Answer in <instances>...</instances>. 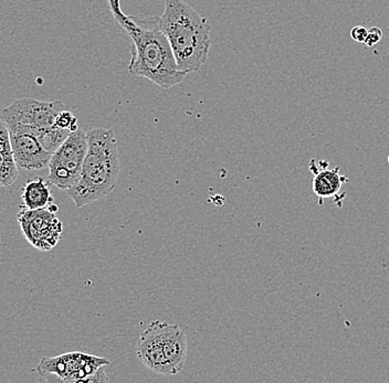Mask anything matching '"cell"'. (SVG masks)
<instances>
[{"mask_svg":"<svg viewBox=\"0 0 389 383\" xmlns=\"http://www.w3.org/2000/svg\"><path fill=\"white\" fill-rule=\"evenodd\" d=\"M9 132L11 150L18 168L33 172L48 167L52 154L41 145L35 135L25 131Z\"/></svg>","mask_w":389,"mask_h":383,"instance_id":"ba28073f","label":"cell"},{"mask_svg":"<svg viewBox=\"0 0 389 383\" xmlns=\"http://www.w3.org/2000/svg\"><path fill=\"white\" fill-rule=\"evenodd\" d=\"M19 168L15 161L12 152L0 150V187H9L18 179Z\"/></svg>","mask_w":389,"mask_h":383,"instance_id":"4fadbf2b","label":"cell"},{"mask_svg":"<svg viewBox=\"0 0 389 383\" xmlns=\"http://www.w3.org/2000/svg\"><path fill=\"white\" fill-rule=\"evenodd\" d=\"M158 22L168 40L178 70L187 75L200 70L211 46L208 20L182 0H165V9L158 17Z\"/></svg>","mask_w":389,"mask_h":383,"instance_id":"7a4b0ae2","label":"cell"},{"mask_svg":"<svg viewBox=\"0 0 389 383\" xmlns=\"http://www.w3.org/2000/svg\"><path fill=\"white\" fill-rule=\"evenodd\" d=\"M368 29L363 27V26H356L351 30V37L354 41L359 42V44H365L366 38H368Z\"/></svg>","mask_w":389,"mask_h":383,"instance_id":"e0dca14e","label":"cell"},{"mask_svg":"<svg viewBox=\"0 0 389 383\" xmlns=\"http://www.w3.org/2000/svg\"><path fill=\"white\" fill-rule=\"evenodd\" d=\"M137 357L145 367L158 375H173L162 349L158 321H150L139 338L137 345Z\"/></svg>","mask_w":389,"mask_h":383,"instance_id":"30bf717a","label":"cell"},{"mask_svg":"<svg viewBox=\"0 0 389 383\" xmlns=\"http://www.w3.org/2000/svg\"><path fill=\"white\" fill-rule=\"evenodd\" d=\"M0 150L12 152L11 150L10 132L3 118H0Z\"/></svg>","mask_w":389,"mask_h":383,"instance_id":"9a60e30c","label":"cell"},{"mask_svg":"<svg viewBox=\"0 0 389 383\" xmlns=\"http://www.w3.org/2000/svg\"><path fill=\"white\" fill-rule=\"evenodd\" d=\"M22 200L31 210L46 209L53 202L49 186L41 177L28 180L22 189Z\"/></svg>","mask_w":389,"mask_h":383,"instance_id":"8fae6325","label":"cell"},{"mask_svg":"<svg viewBox=\"0 0 389 383\" xmlns=\"http://www.w3.org/2000/svg\"><path fill=\"white\" fill-rule=\"evenodd\" d=\"M345 181V177L338 174V169L318 172L313 180V191L320 198H329L340 191Z\"/></svg>","mask_w":389,"mask_h":383,"instance_id":"7c38bea8","label":"cell"},{"mask_svg":"<svg viewBox=\"0 0 389 383\" xmlns=\"http://www.w3.org/2000/svg\"><path fill=\"white\" fill-rule=\"evenodd\" d=\"M381 39H383V31L379 27L370 28L368 29V38L364 44L370 48H373L374 46L381 42Z\"/></svg>","mask_w":389,"mask_h":383,"instance_id":"2e32d148","label":"cell"},{"mask_svg":"<svg viewBox=\"0 0 389 383\" xmlns=\"http://www.w3.org/2000/svg\"><path fill=\"white\" fill-rule=\"evenodd\" d=\"M87 152L79 182L66 191L76 208L98 202L114 191L121 174L120 152L114 130L87 132Z\"/></svg>","mask_w":389,"mask_h":383,"instance_id":"3957f363","label":"cell"},{"mask_svg":"<svg viewBox=\"0 0 389 383\" xmlns=\"http://www.w3.org/2000/svg\"><path fill=\"white\" fill-rule=\"evenodd\" d=\"M66 106L62 102L38 101L24 98L3 109L1 118L9 131H25L35 135L40 141L46 132L55 127V118Z\"/></svg>","mask_w":389,"mask_h":383,"instance_id":"5b68a950","label":"cell"},{"mask_svg":"<svg viewBox=\"0 0 389 383\" xmlns=\"http://www.w3.org/2000/svg\"><path fill=\"white\" fill-rule=\"evenodd\" d=\"M87 152V135L76 130L69 135L50 158L48 182L60 190L68 191L79 182Z\"/></svg>","mask_w":389,"mask_h":383,"instance_id":"8992f818","label":"cell"},{"mask_svg":"<svg viewBox=\"0 0 389 383\" xmlns=\"http://www.w3.org/2000/svg\"><path fill=\"white\" fill-rule=\"evenodd\" d=\"M388 163H389V157H388Z\"/></svg>","mask_w":389,"mask_h":383,"instance_id":"ac0fdd59","label":"cell"},{"mask_svg":"<svg viewBox=\"0 0 389 383\" xmlns=\"http://www.w3.org/2000/svg\"><path fill=\"white\" fill-rule=\"evenodd\" d=\"M107 359L85 353H64L53 358L41 359L37 371L41 381L64 383L109 382L104 367L109 366Z\"/></svg>","mask_w":389,"mask_h":383,"instance_id":"277c9868","label":"cell"},{"mask_svg":"<svg viewBox=\"0 0 389 383\" xmlns=\"http://www.w3.org/2000/svg\"><path fill=\"white\" fill-rule=\"evenodd\" d=\"M18 222L28 242L42 252L52 250L62 233V222L48 208L21 209L18 213Z\"/></svg>","mask_w":389,"mask_h":383,"instance_id":"52a82bcc","label":"cell"},{"mask_svg":"<svg viewBox=\"0 0 389 383\" xmlns=\"http://www.w3.org/2000/svg\"><path fill=\"white\" fill-rule=\"evenodd\" d=\"M107 3L115 22L133 44L128 73L150 80L165 90L182 83L187 74L177 68L158 17L128 16L121 8L120 0H107Z\"/></svg>","mask_w":389,"mask_h":383,"instance_id":"6da1fadb","label":"cell"},{"mask_svg":"<svg viewBox=\"0 0 389 383\" xmlns=\"http://www.w3.org/2000/svg\"><path fill=\"white\" fill-rule=\"evenodd\" d=\"M158 321V332L162 349L173 375L180 373L185 367L187 359V337L177 323Z\"/></svg>","mask_w":389,"mask_h":383,"instance_id":"9c48e42d","label":"cell"},{"mask_svg":"<svg viewBox=\"0 0 389 383\" xmlns=\"http://www.w3.org/2000/svg\"><path fill=\"white\" fill-rule=\"evenodd\" d=\"M55 127L69 130L71 132L76 131V130H79L78 128V118L68 109H63L55 118Z\"/></svg>","mask_w":389,"mask_h":383,"instance_id":"5bb4252c","label":"cell"}]
</instances>
